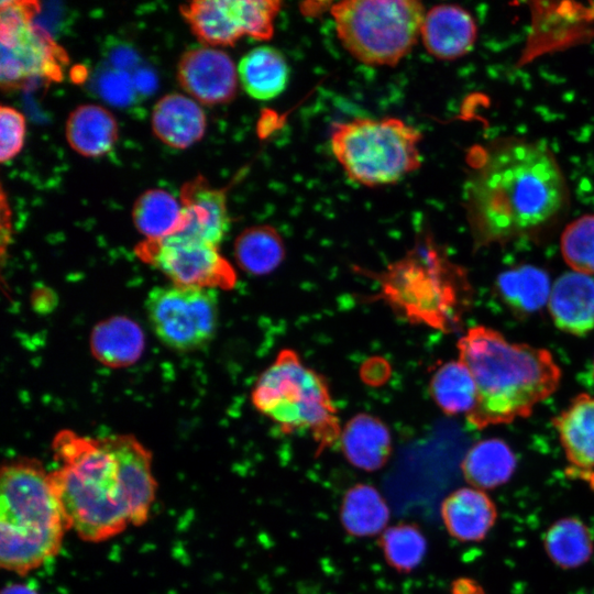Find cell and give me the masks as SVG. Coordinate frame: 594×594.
Listing matches in <instances>:
<instances>
[{"mask_svg": "<svg viewBox=\"0 0 594 594\" xmlns=\"http://www.w3.org/2000/svg\"><path fill=\"white\" fill-rule=\"evenodd\" d=\"M179 200L185 212L180 233L219 248L230 229V216L224 189L216 188L198 175L183 184Z\"/></svg>", "mask_w": 594, "mask_h": 594, "instance_id": "5bb4252c", "label": "cell"}, {"mask_svg": "<svg viewBox=\"0 0 594 594\" xmlns=\"http://www.w3.org/2000/svg\"><path fill=\"white\" fill-rule=\"evenodd\" d=\"M52 451L51 482L80 540L108 541L148 520L157 482L152 453L134 436L90 438L63 430Z\"/></svg>", "mask_w": 594, "mask_h": 594, "instance_id": "6da1fadb", "label": "cell"}, {"mask_svg": "<svg viewBox=\"0 0 594 594\" xmlns=\"http://www.w3.org/2000/svg\"><path fill=\"white\" fill-rule=\"evenodd\" d=\"M385 561L400 573H409L424 560L427 553V539L421 529L408 522L387 527L378 541Z\"/></svg>", "mask_w": 594, "mask_h": 594, "instance_id": "4dcf8cb0", "label": "cell"}, {"mask_svg": "<svg viewBox=\"0 0 594 594\" xmlns=\"http://www.w3.org/2000/svg\"><path fill=\"white\" fill-rule=\"evenodd\" d=\"M330 148L345 175L366 187L392 185L421 165L419 130L395 117L334 122Z\"/></svg>", "mask_w": 594, "mask_h": 594, "instance_id": "8992f818", "label": "cell"}, {"mask_svg": "<svg viewBox=\"0 0 594 594\" xmlns=\"http://www.w3.org/2000/svg\"><path fill=\"white\" fill-rule=\"evenodd\" d=\"M136 255L163 273L174 285L210 289H231L237 282L233 266L219 248L183 233L160 240H143Z\"/></svg>", "mask_w": 594, "mask_h": 594, "instance_id": "7c38bea8", "label": "cell"}, {"mask_svg": "<svg viewBox=\"0 0 594 594\" xmlns=\"http://www.w3.org/2000/svg\"><path fill=\"white\" fill-rule=\"evenodd\" d=\"M216 289L156 286L145 299V310L155 336L176 351H193L209 343L218 328Z\"/></svg>", "mask_w": 594, "mask_h": 594, "instance_id": "30bf717a", "label": "cell"}, {"mask_svg": "<svg viewBox=\"0 0 594 594\" xmlns=\"http://www.w3.org/2000/svg\"><path fill=\"white\" fill-rule=\"evenodd\" d=\"M551 288L548 273L534 265L507 270L495 282L501 300L518 316L540 310L548 302Z\"/></svg>", "mask_w": 594, "mask_h": 594, "instance_id": "484cf974", "label": "cell"}, {"mask_svg": "<svg viewBox=\"0 0 594 594\" xmlns=\"http://www.w3.org/2000/svg\"><path fill=\"white\" fill-rule=\"evenodd\" d=\"M457 345L476 384V404L466 416L476 429L528 417L560 384L561 369L548 350L510 342L492 328H470Z\"/></svg>", "mask_w": 594, "mask_h": 594, "instance_id": "3957f363", "label": "cell"}, {"mask_svg": "<svg viewBox=\"0 0 594 594\" xmlns=\"http://www.w3.org/2000/svg\"><path fill=\"white\" fill-rule=\"evenodd\" d=\"M234 255L243 271L253 275H265L275 271L283 262L285 245L274 227L254 226L238 235Z\"/></svg>", "mask_w": 594, "mask_h": 594, "instance_id": "f546056e", "label": "cell"}, {"mask_svg": "<svg viewBox=\"0 0 594 594\" xmlns=\"http://www.w3.org/2000/svg\"><path fill=\"white\" fill-rule=\"evenodd\" d=\"M1 594H40L34 587L24 583H11L6 585Z\"/></svg>", "mask_w": 594, "mask_h": 594, "instance_id": "e575fe53", "label": "cell"}, {"mask_svg": "<svg viewBox=\"0 0 594 594\" xmlns=\"http://www.w3.org/2000/svg\"><path fill=\"white\" fill-rule=\"evenodd\" d=\"M452 594H484V590L474 580L461 579L454 583Z\"/></svg>", "mask_w": 594, "mask_h": 594, "instance_id": "836d02e7", "label": "cell"}, {"mask_svg": "<svg viewBox=\"0 0 594 594\" xmlns=\"http://www.w3.org/2000/svg\"><path fill=\"white\" fill-rule=\"evenodd\" d=\"M552 424L575 472H591L594 469V395L579 394Z\"/></svg>", "mask_w": 594, "mask_h": 594, "instance_id": "ffe728a7", "label": "cell"}, {"mask_svg": "<svg viewBox=\"0 0 594 594\" xmlns=\"http://www.w3.org/2000/svg\"><path fill=\"white\" fill-rule=\"evenodd\" d=\"M429 392L438 407L449 416L473 410L477 389L470 370L460 361L441 364L432 374Z\"/></svg>", "mask_w": 594, "mask_h": 594, "instance_id": "f1b7e54d", "label": "cell"}, {"mask_svg": "<svg viewBox=\"0 0 594 594\" xmlns=\"http://www.w3.org/2000/svg\"><path fill=\"white\" fill-rule=\"evenodd\" d=\"M239 81L253 99L267 101L279 96L289 79V67L280 51L257 46L239 62Z\"/></svg>", "mask_w": 594, "mask_h": 594, "instance_id": "7402d4cb", "label": "cell"}, {"mask_svg": "<svg viewBox=\"0 0 594 594\" xmlns=\"http://www.w3.org/2000/svg\"><path fill=\"white\" fill-rule=\"evenodd\" d=\"M251 400L283 433L308 432L320 449L340 439L338 410L326 378L292 349L279 351L261 373Z\"/></svg>", "mask_w": 594, "mask_h": 594, "instance_id": "5b68a950", "label": "cell"}, {"mask_svg": "<svg viewBox=\"0 0 594 594\" xmlns=\"http://www.w3.org/2000/svg\"><path fill=\"white\" fill-rule=\"evenodd\" d=\"M548 309L561 331L587 334L594 329V278L573 271L561 275L551 288Z\"/></svg>", "mask_w": 594, "mask_h": 594, "instance_id": "2e32d148", "label": "cell"}, {"mask_svg": "<svg viewBox=\"0 0 594 594\" xmlns=\"http://www.w3.org/2000/svg\"><path fill=\"white\" fill-rule=\"evenodd\" d=\"M517 468V458L507 442L491 438L473 444L461 462L465 481L475 488L493 490L506 484Z\"/></svg>", "mask_w": 594, "mask_h": 594, "instance_id": "603a6c76", "label": "cell"}, {"mask_svg": "<svg viewBox=\"0 0 594 594\" xmlns=\"http://www.w3.org/2000/svg\"><path fill=\"white\" fill-rule=\"evenodd\" d=\"M132 221L145 240H160L183 231L185 212L179 198L165 189L151 188L135 199Z\"/></svg>", "mask_w": 594, "mask_h": 594, "instance_id": "d4e9b609", "label": "cell"}, {"mask_svg": "<svg viewBox=\"0 0 594 594\" xmlns=\"http://www.w3.org/2000/svg\"><path fill=\"white\" fill-rule=\"evenodd\" d=\"M151 127L162 143L173 148L185 150L204 138L207 119L196 100L172 92L163 96L154 105Z\"/></svg>", "mask_w": 594, "mask_h": 594, "instance_id": "ac0fdd59", "label": "cell"}, {"mask_svg": "<svg viewBox=\"0 0 594 594\" xmlns=\"http://www.w3.org/2000/svg\"><path fill=\"white\" fill-rule=\"evenodd\" d=\"M389 515L386 501L372 485L355 484L342 498L340 519L344 530L353 537L381 535L387 528Z\"/></svg>", "mask_w": 594, "mask_h": 594, "instance_id": "4316f807", "label": "cell"}, {"mask_svg": "<svg viewBox=\"0 0 594 594\" xmlns=\"http://www.w3.org/2000/svg\"><path fill=\"white\" fill-rule=\"evenodd\" d=\"M282 3L275 0H195L179 7L205 46H233L243 36L267 41Z\"/></svg>", "mask_w": 594, "mask_h": 594, "instance_id": "8fae6325", "label": "cell"}, {"mask_svg": "<svg viewBox=\"0 0 594 594\" xmlns=\"http://www.w3.org/2000/svg\"><path fill=\"white\" fill-rule=\"evenodd\" d=\"M330 13L338 38L355 59L395 66L417 44L426 10L414 0H345L332 3Z\"/></svg>", "mask_w": 594, "mask_h": 594, "instance_id": "ba28073f", "label": "cell"}, {"mask_svg": "<svg viewBox=\"0 0 594 594\" xmlns=\"http://www.w3.org/2000/svg\"><path fill=\"white\" fill-rule=\"evenodd\" d=\"M90 348L99 362L111 367L128 366L141 356L144 334L132 319L112 317L95 327Z\"/></svg>", "mask_w": 594, "mask_h": 594, "instance_id": "cb8c5ba5", "label": "cell"}, {"mask_svg": "<svg viewBox=\"0 0 594 594\" xmlns=\"http://www.w3.org/2000/svg\"><path fill=\"white\" fill-rule=\"evenodd\" d=\"M460 276L433 241L422 237L402 258L376 274L377 297L411 323L450 329L458 318Z\"/></svg>", "mask_w": 594, "mask_h": 594, "instance_id": "52a82bcc", "label": "cell"}, {"mask_svg": "<svg viewBox=\"0 0 594 594\" xmlns=\"http://www.w3.org/2000/svg\"><path fill=\"white\" fill-rule=\"evenodd\" d=\"M440 514L451 537L463 542L483 540L497 520V507L485 491L469 486L450 493Z\"/></svg>", "mask_w": 594, "mask_h": 594, "instance_id": "e0dca14e", "label": "cell"}, {"mask_svg": "<svg viewBox=\"0 0 594 594\" xmlns=\"http://www.w3.org/2000/svg\"><path fill=\"white\" fill-rule=\"evenodd\" d=\"M65 135L76 153L85 157H99L112 150L119 130L116 118L107 108L86 103L69 113Z\"/></svg>", "mask_w": 594, "mask_h": 594, "instance_id": "44dd1931", "label": "cell"}, {"mask_svg": "<svg viewBox=\"0 0 594 594\" xmlns=\"http://www.w3.org/2000/svg\"><path fill=\"white\" fill-rule=\"evenodd\" d=\"M593 373H594V363H593Z\"/></svg>", "mask_w": 594, "mask_h": 594, "instance_id": "d590c367", "label": "cell"}, {"mask_svg": "<svg viewBox=\"0 0 594 594\" xmlns=\"http://www.w3.org/2000/svg\"><path fill=\"white\" fill-rule=\"evenodd\" d=\"M26 132L24 116L16 109L0 107V161H12L22 150Z\"/></svg>", "mask_w": 594, "mask_h": 594, "instance_id": "d6a6232c", "label": "cell"}, {"mask_svg": "<svg viewBox=\"0 0 594 594\" xmlns=\"http://www.w3.org/2000/svg\"><path fill=\"white\" fill-rule=\"evenodd\" d=\"M0 8L2 89H18L31 78L61 79L68 58L50 34L33 23L38 3L9 0Z\"/></svg>", "mask_w": 594, "mask_h": 594, "instance_id": "9c48e42d", "label": "cell"}, {"mask_svg": "<svg viewBox=\"0 0 594 594\" xmlns=\"http://www.w3.org/2000/svg\"><path fill=\"white\" fill-rule=\"evenodd\" d=\"M339 441L350 464L367 472L382 469L393 450L392 435L386 424L365 413H360L346 421Z\"/></svg>", "mask_w": 594, "mask_h": 594, "instance_id": "d6986e66", "label": "cell"}, {"mask_svg": "<svg viewBox=\"0 0 594 594\" xmlns=\"http://www.w3.org/2000/svg\"><path fill=\"white\" fill-rule=\"evenodd\" d=\"M69 524L51 482L35 459L20 458L0 472V565L24 576L61 552Z\"/></svg>", "mask_w": 594, "mask_h": 594, "instance_id": "277c9868", "label": "cell"}, {"mask_svg": "<svg viewBox=\"0 0 594 594\" xmlns=\"http://www.w3.org/2000/svg\"><path fill=\"white\" fill-rule=\"evenodd\" d=\"M563 174L550 150L508 141L488 152L465 190L468 219L477 245L505 242L541 228L564 205Z\"/></svg>", "mask_w": 594, "mask_h": 594, "instance_id": "7a4b0ae2", "label": "cell"}, {"mask_svg": "<svg viewBox=\"0 0 594 594\" xmlns=\"http://www.w3.org/2000/svg\"><path fill=\"white\" fill-rule=\"evenodd\" d=\"M420 37L430 55L452 61L471 51L476 38V25L463 8L440 4L426 11Z\"/></svg>", "mask_w": 594, "mask_h": 594, "instance_id": "9a60e30c", "label": "cell"}, {"mask_svg": "<svg viewBox=\"0 0 594 594\" xmlns=\"http://www.w3.org/2000/svg\"><path fill=\"white\" fill-rule=\"evenodd\" d=\"M543 546L547 556L556 565L571 570L590 561L594 552V536L582 519L564 517L548 528Z\"/></svg>", "mask_w": 594, "mask_h": 594, "instance_id": "83f0119b", "label": "cell"}, {"mask_svg": "<svg viewBox=\"0 0 594 594\" xmlns=\"http://www.w3.org/2000/svg\"><path fill=\"white\" fill-rule=\"evenodd\" d=\"M176 76L180 87L206 106L228 103L237 95L238 69L233 59L217 47L202 45L185 51Z\"/></svg>", "mask_w": 594, "mask_h": 594, "instance_id": "4fadbf2b", "label": "cell"}, {"mask_svg": "<svg viewBox=\"0 0 594 594\" xmlns=\"http://www.w3.org/2000/svg\"><path fill=\"white\" fill-rule=\"evenodd\" d=\"M561 253L573 272L594 275V215L570 222L561 235Z\"/></svg>", "mask_w": 594, "mask_h": 594, "instance_id": "1f68e13d", "label": "cell"}]
</instances>
